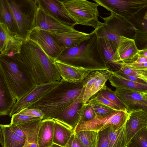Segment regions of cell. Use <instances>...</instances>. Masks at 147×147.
Listing matches in <instances>:
<instances>
[{"mask_svg": "<svg viewBox=\"0 0 147 147\" xmlns=\"http://www.w3.org/2000/svg\"><path fill=\"white\" fill-rule=\"evenodd\" d=\"M19 54L36 85L61 80L55 59L48 56L36 42L29 39L23 43Z\"/></svg>", "mask_w": 147, "mask_h": 147, "instance_id": "cell-1", "label": "cell"}, {"mask_svg": "<svg viewBox=\"0 0 147 147\" xmlns=\"http://www.w3.org/2000/svg\"><path fill=\"white\" fill-rule=\"evenodd\" d=\"M90 38L78 46L66 48L55 60L92 72L109 70L110 67L103 56L98 36L94 30Z\"/></svg>", "mask_w": 147, "mask_h": 147, "instance_id": "cell-2", "label": "cell"}, {"mask_svg": "<svg viewBox=\"0 0 147 147\" xmlns=\"http://www.w3.org/2000/svg\"><path fill=\"white\" fill-rule=\"evenodd\" d=\"M84 90L82 82L73 83L62 79L53 89L26 108L39 109L44 114L43 119H53L76 99Z\"/></svg>", "mask_w": 147, "mask_h": 147, "instance_id": "cell-3", "label": "cell"}, {"mask_svg": "<svg viewBox=\"0 0 147 147\" xmlns=\"http://www.w3.org/2000/svg\"><path fill=\"white\" fill-rule=\"evenodd\" d=\"M0 68L13 95L18 101L30 92L36 84L19 53L0 54Z\"/></svg>", "mask_w": 147, "mask_h": 147, "instance_id": "cell-4", "label": "cell"}, {"mask_svg": "<svg viewBox=\"0 0 147 147\" xmlns=\"http://www.w3.org/2000/svg\"><path fill=\"white\" fill-rule=\"evenodd\" d=\"M11 15L17 36L24 43L35 28L36 0H6Z\"/></svg>", "mask_w": 147, "mask_h": 147, "instance_id": "cell-5", "label": "cell"}, {"mask_svg": "<svg viewBox=\"0 0 147 147\" xmlns=\"http://www.w3.org/2000/svg\"><path fill=\"white\" fill-rule=\"evenodd\" d=\"M101 18L104 22L94 30L98 37L106 38L115 51L121 36L134 39L136 27L131 22L112 13Z\"/></svg>", "mask_w": 147, "mask_h": 147, "instance_id": "cell-6", "label": "cell"}, {"mask_svg": "<svg viewBox=\"0 0 147 147\" xmlns=\"http://www.w3.org/2000/svg\"><path fill=\"white\" fill-rule=\"evenodd\" d=\"M63 5L76 24L92 27L95 30L102 23L98 19L99 5L86 0H67Z\"/></svg>", "mask_w": 147, "mask_h": 147, "instance_id": "cell-7", "label": "cell"}, {"mask_svg": "<svg viewBox=\"0 0 147 147\" xmlns=\"http://www.w3.org/2000/svg\"><path fill=\"white\" fill-rule=\"evenodd\" d=\"M129 117V113L126 109L114 110L104 115H96L91 120L79 123L74 133L85 130L98 132L109 127L116 131L125 124Z\"/></svg>", "mask_w": 147, "mask_h": 147, "instance_id": "cell-8", "label": "cell"}, {"mask_svg": "<svg viewBox=\"0 0 147 147\" xmlns=\"http://www.w3.org/2000/svg\"><path fill=\"white\" fill-rule=\"evenodd\" d=\"M101 6L121 18L133 24L136 16L147 7V0H93Z\"/></svg>", "mask_w": 147, "mask_h": 147, "instance_id": "cell-9", "label": "cell"}, {"mask_svg": "<svg viewBox=\"0 0 147 147\" xmlns=\"http://www.w3.org/2000/svg\"><path fill=\"white\" fill-rule=\"evenodd\" d=\"M29 39L36 42L48 56L55 59L65 48L51 33L37 28L31 32Z\"/></svg>", "mask_w": 147, "mask_h": 147, "instance_id": "cell-10", "label": "cell"}, {"mask_svg": "<svg viewBox=\"0 0 147 147\" xmlns=\"http://www.w3.org/2000/svg\"><path fill=\"white\" fill-rule=\"evenodd\" d=\"M84 92L52 119L60 122L74 132L79 123L85 106L83 100Z\"/></svg>", "mask_w": 147, "mask_h": 147, "instance_id": "cell-11", "label": "cell"}, {"mask_svg": "<svg viewBox=\"0 0 147 147\" xmlns=\"http://www.w3.org/2000/svg\"><path fill=\"white\" fill-rule=\"evenodd\" d=\"M38 7L63 24L74 28L76 24L65 8L63 1L36 0Z\"/></svg>", "mask_w": 147, "mask_h": 147, "instance_id": "cell-12", "label": "cell"}, {"mask_svg": "<svg viewBox=\"0 0 147 147\" xmlns=\"http://www.w3.org/2000/svg\"><path fill=\"white\" fill-rule=\"evenodd\" d=\"M115 92L128 112L138 109L147 110V91L116 89Z\"/></svg>", "mask_w": 147, "mask_h": 147, "instance_id": "cell-13", "label": "cell"}, {"mask_svg": "<svg viewBox=\"0 0 147 147\" xmlns=\"http://www.w3.org/2000/svg\"><path fill=\"white\" fill-rule=\"evenodd\" d=\"M55 82L36 85L30 92L22 98L17 101L9 111L10 117L19 111L26 108L34 103L56 86L59 83Z\"/></svg>", "mask_w": 147, "mask_h": 147, "instance_id": "cell-14", "label": "cell"}, {"mask_svg": "<svg viewBox=\"0 0 147 147\" xmlns=\"http://www.w3.org/2000/svg\"><path fill=\"white\" fill-rule=\"evenodd\" d=\"M139 50L134 39L121 36L112 57V64H116L121 62L129 63L134 61L138 57Z\"/></svg>", "mask_w": 147, "mask_h": 147, "instance_id": "cell-15", "label": "cell"}, {"mask_svg": "<svg viewBox=\"0 0 147 147\" xmlns=\"http://www.w3.org/2000/svg\"><path fill=\"white\" fill-rule=\"evenodd\" d=\"M128 113L129 117L125 125L126 146L138 131L147 127V110H134Z\"/></svg>", "mask_w": 147, "mask_h": 147, "instance_id": "cell-16", "label": "cell"}, {"mask_svg": "<svg viewBox=\"0 0 147 147\" xmlns=\"http://www.w3.org/2000/svg\"><path fill=\"white\" fill-rule=\"evenodd\" d=\"M23 43L5 25L0 23V54L9 55L19 53Z\"/></svg>", "mask_w": 147, "mask_h": 147, "instance_id": "cell-17", "label": "cell"}, {"mask_svg": "<svg viewBox=\"0 0 147 147\" xmlns=\"http://www.w3.org/2000/svg\"><path fill=\"white\" fill-rule=\"evenodd\" d=\"M35 28L53 33H64L75 30L74 28L63 24L38 8L36 17Z\"/></svg>", "mask_w": 147, "mask_h": 147, "instance_id": "cell-18", "label": "cell"}, {"mask_svg": "<svg viewBox=\"0 0 147 147\" xmlns=\"http://www.w3.org/2000/svg\"><path fill=\"white\" fill-rule=\"evenodd\" d=\"M54 63L62 79L67 82H82L91 72L84 68L70 65L56 60Z\"/></svg>", "mask_w": 147, "mask_h": 147, "instance_id": "cell-19", "label": "cell"}, {"mask_svg": "<svg viewBox=\"0 0 147 147\" xmlns=\"http://www.w3.org/2000/svg\"><path fill=\"white\" fill-rule=\"evenodd\" d=\"M51 33L58 42L65 48L78 46L83 42L89 39L91 34V33H86L75 29L64 33Z\"/></svg>", "mask_w": 147, "mask_h": 147, "instance_id": "cell-20", "label": "cell"}, {"mask_svg": "<svg viewBox=\"0 0 147 147\" xmlns=\"http://www.w3.org/2000/svg\"><path fill=\"white\" fill-rule=\"evenodd\" d=\"M16 100L0 68V116L8 115L9 111L16 103Z\"/></svg>", "mask_w": 147, "mask_h": 147, "instance_id": "cell-21", "label": "cell"}, {"mask_svg": "<svg viewBox=\"0 0 147 147\" xmlns=\"http://www.w3.org/2000/svg\"><path fill=\"white\" fill-rule=\"evenodd\" d=\"M54 123L52 119H42L37 138L39 147H49L53 144Z\"/></svg>", "mask_w": 147, "mask_h": 147, "instance_id": "cell-22", "label": "cell"}, {"mask_svg": "<svg viewBox=\"0 0 147 147\" xmlns=\"http://www.w3.org/2000/svg\"><path fill=\"white\" fill-rule=\"evenodd\" d=\"M111 85L116 89L147 91V84H141L130 81L110 71L108 79Z\"/></svg>", "mask_w": 147, "mask_h": 147, "instance_id": "cell-23", "label": "cell"}, {"mask_svg": "<svg viewBox=\"0 0 147 147\" xmlns=\"http://www.w3.org/2000/svg\"><path fill=\"white\" fill-rule=\"evenodd\" d=\"M74 133L68 127L54 120L53 144L65 147L71 136Z\"/></svg>", "mask_w": 147, "mask_h": 147, "instance_id": "cell-24", "label": "cell"}, {"mask_svg": "<svg viewBox=\"0 0 147 147\" xmlns=\"http://www.w3.org/2000/svg\"><path fill=\"white\" fill-rule=\"evenodd\" d=\"M3 140V147H22L28 144L26 140L15 134L9 125L0 124Z\"/></svg>", "mask_w": 147, "mask_h": 147, "instance_id": "cell-25", "label": "cell"}, {"mask_svg": "<svg viewBox=\"0 0 147 147\" xmlns=\"http://www.w3.org/2000/svg\"><path fill=\"white\" fill-rule=\"evenodd\" d=\"M42 119H40L16 125L25 134L27 144L37 143V135Z\"/></svg>", "mask_w": 147, "mask_h": 147, "instance_id": "cell-26", "label": "cell"}, {"mask_svg": "<svg viewBox=\"0 0 147 147\" xmlns=\"http://www.w3.org/2000/svg\"><path fill=\"white\" fill-rule=\"evenodd\" d=\"M116 64L119 66V70L125 74L133 76L147 82V69L138 68L130 63L121 62Z\"/></svg>", "mask_w": 147, "mask_h": 147, "instance_id": "cell-27", "label": "cell"}, {"mask_svg": "<svg viewBox=\"0 0 147 147\" xmlns=\"http://www.w3.org/2000/svg\"><path fill=\"white\" fill-rule=\"evenodd\" d=\"M125 125L116 131L110 128L108 147H126Z\"/></svg>", "mask_w": 147, "mask_h": 147, "instance_id": "cell-28", "label": "cell"}, {"mask_svg": "<svg viewBox=\"0 0 147 147\" xmlns=\"http://www.w3.org/2000/svg\"><path fill=\"white\" fill-rule=\"evenodd\" d=\"M147 12L142 20H140L137 24L135 34L134 38L136 46H144L147 47Z\"/></svg>", "mask_w": 147, "mask_h": 147, "instance_id": "cell-29", "label": "cell"}, {"mask_svg": "<svg viewBox=\"0 0 147 147\" xmlns=\"http://www.w3.org/2000/svg\"><path fill=\"white\" fill-rule=\"evenodd\" d=\"M0 23L5 25L17 36L12 17L6 0H0Z\"/></svg>", "mask_w": 147, "mask_h": 147, "instance_id": "cell-30", "label": "cell"}, {"mask_svg": "<svg viewBox=\"0 0 147 147\" xmlns=\"http://www.w3.org/2000/svg\"><path fill=\"white\" fill-rule=\"evenodd\" d=\"M74 134L84 147H96L98 132L85 130L77 131Z\"/></svg>", "mask_w": 147, "mask_h": 147, "instance_id": "cell-31", "label": "cell"}, {"mask_svg": "<svg viewBox=\"0 0 147 147\" xmlns=\"http://www.w3.org/2000/svg\"><path fill=\"white\" fill-rule=\"evenodd\" d=\"M110 70L104 74L92 86L86 94L83 96V100L86 104L93 95L97 93L106 86V83L108 80Z\"/></svg>", "mask_w": 147, "mask_h": 147, "instance_id": "cell-32", "label": "cell"}, {"mask_svg": "<svg viewBox=\"0 0 147 147\" xmlns=\"http://www.w3.org/2000/svg\"><path fill=\"white\" fill-rule=\"evenodd\" d=\"M109 70H96L91 72L82 81L84 88L83 96L86 94L92 86L100 76Z\"/></svg>", "mask_w": 147, "mask_h": 147, "instance_id": "cell-33", "label": "cell"}, {"mask_svg": "<svg viewBox=\"0 0 147 147\" xmlns=\"http://www.w3.org/2000/svg\"><path fill=\"white\" fill-rule=\"evenodd\" d=\"M98 38L102 51L106 61L108 64H112V57L115 50L106 38L102 37Z\"/></svg>", "mask_w": 147, "mask_h": 147, "instance_id": "cell-34", "label": "cell"}, {"mask_svg": "<svg viewBox=\"0 0 147 147\" xmlns=\"http://www.w3.org/2000/svg\"><path fill=\"white\" fill-rule=\"evenodd\" d=\"M98 92L105 98L114 103L121 109H126V107L117 96L115 91L106 86Z\"/></svg>", "mask_w": 147, "mask_h": 147, "instance_id": "cell-35", "label": "cell"}, {"mask_svg": "<svg viewBox=\"0 0 147 147\" xmlns=\"http://www.w3.org/2000/svg\"><path fill=\"white\" fill-rule=\"evenodd\" d=\"M130 142L137 147H147V127L138 131L132 137Z\"/></svg>", "mask_w": 147, "mask_h": 147, "instance_id": "cell-36", "label": "cell"}, {"mask_svg": "<svg viewBox=\"0 0 147 147\" xmlns=\"http://www.w3.org/2000/svg\"><path fill=\"white\" fill-rule=\"evenodd\" d=\"M87 102L91 105L96 115H104L114 111L97 101L93 98L89 100Z\"/></svg>", "mask_w": 147, "mask_h": 147, "instance_id": "cell-37", "label": "cell"}, {"mask_svg": "<svg viewBox=\"0 0 147 147\" xmlns=\"http://www.w3.org/2000/svg\"><path fill=\"white\" fill-rule=\"evenodd\" d=\"M40 119L42 118L15 113L11 116L10 124L16 125Z\"/></svg>", "mask_w": 147, "mask_h": 147, "instance_id": "cell-38", "label": "cell"}, {"mask_svg": "<svg viewBox=\"0 0 147 147\" xmlns=\"http://www.w3.org/2000/svg\"><path fill=\"white\" fill-rule=\"evenodd\" d=\"M110 127L98 132L96 147H108Z\"/></svg>", "mask_w": 147, "mask_h": 147, "instance_id": "cell-39", "label": "cell"}, {"mask_svg": "<svg viewBox=\"0 0 147 147\" xmlns=\"http://www.w3.org/2000/svg\"><path fill=\"white\" fill-rule=\"evenodd\" d=\"M96 115L91 105L89 102H87L85 105L79 123L91 120L94 118Z\"/></svg>", "mask_w": 147, "mask_h": 147, "instance_id": "cell-40", "label": "cell"}, {"mask_svg": "<svg viewBox=\"0 0 147 147\" xmlns=\"http://www.w3.org/2000/svg\"><path fill=\"white\" fill-rule=\"evenodd\" d=\"M32 117L43 118L44 114L39 109L34 108H25L16 113Z\"/></svg>", "mask_w": 147, "mask_h": 147, "instance_id": "cell-41", "label": "cell"}, {"mask_svg": "<svg viewBox=\"0 0 147 147\" xmlns=\"http://www.w3.org/2000/svg\"><path fill=\"white\" fill-rule=\"evenodd\" d=\"M93 98L96 100L100 103L110 107L114 110H118L122 109L114 103L105 98L98 92L97 93L96 95Z\"/></svg>", "mask_w": 147, "mask_h": 147, "instance_id": "cell-42", "label": "cell"}, {"mask_svg": "<svg viewBox=\"0 0 147 147\" xmlns=\"http://www.w3.org/2000/svg\"><path fill=\"white\" fill-rule=\"evenodd\" d=\"M65 147H84V146L74 133L71 136L66 144Z\"/></svg>", "mask_w": 147, "mask_h": 147, "instance_id": "cell-43", "label": "cell"}, {"mask_svg": "<svg viewBox=\"0 0 147 147\" xmlns=\"http://www.w3.org/2000/svg\"><path fill=\"white\" fill-rule=\"evenodd\" d=\"M130 63L138 68L147 69V57L138 56L136 60Z\"/></svg>", "mask_w": 147, "mask_h": 147, "instance_id": "cell-44", "label": "cell"}, {"mask_svg": "<svg viewBox=\"0 0 147 147\" xmlns=\"http://www.w3.org/2000/svg\"><path fill=\"white\" fill-rule=\"evenodd\" d=\"M114 72L132 82L141 84H147V82L133 76L125 74L119 69Z\"/></svg>", "mask_w": 147, "mask_h": 147, "instance_id": "cell-45", "label": "cell"}, {"mask_svg": "<svg viewBox=\"0 0 147 147\" xmlns=\"http://www.w3.org/2000/svg\"><path fill=\"white\" fill-rule=\"evenodd\" d=\"M9 126L10 129L15 134L26 140V136L24 132L16 125L9 124Z\"/></svg>", "mask_w": 147, "mask_h": 147, "instance_id": "cell-46", "label": "cell"}, {"mask_svg": "<svg viewBox=\"0 0 147 147\" xmlns=\"http://www.w3.org/2000/svg\"><path fill=\"white\" fill-rule=\"evenodd\" d=\"M138 56L147 57V48H144L139 50Z\"/></svg>", "mask_w": 147, "mask_h": 147, "instance_id": "cell-47", "label": "cell"}, {"mask_svg": "<svg viewBox=\"0 0 147 147\" xmlns=\"http://www.w3.org/2000/svg\"><path fill=\"white\" fill-rule=\"evenodd\" d=\"M22 147H39L37 143L28 144Z\"/></svg>", "mask_w": 147, "mask_h": 147, "instance_id": "cell-48", "label": "cell"}, {"mask_svg": "<svg viewBox=\"0 0 147 147\" xmlns=\"http://www.w3.org/2000/svg\"><path fill=\"white\" fill-rule=\"evenodd\" d=\"M0 143L2 147H3V140L2 134L0 124Z\"/></svg>", "mask_w": 147, "mask_h": 147, "instance_id": "cell-49", "label": "cell"}, {"mask_svg": "<svg viewBox=\"0 0 147 147\" xmlns=\"http://www.w3.org/2000/svg\"><path fill=\"white\" fill-rule=\"evenodd\" d=\"M126 147H137L136 146H135L134 144L133 143L130 142L129 144L128 145H127Z\"/></svg>", "mask_w": 147, "mask_h": 147, "instance_id": "cell-50", "label": "cell"}, {"mask_svg": "<svg viewBox=\"0 0 147 147\" xmlns=\"http://www.w3.org/2000/svg\"><path fill=\"white\" fill-rule=\"evenodd\" d=\"M49 147H63L56 144H53L51 146Z\"/></svg>", "mask_w": 147, "mask_h": 147, "instance_id": "cell-51", "label": "cell"}]
</instances>
